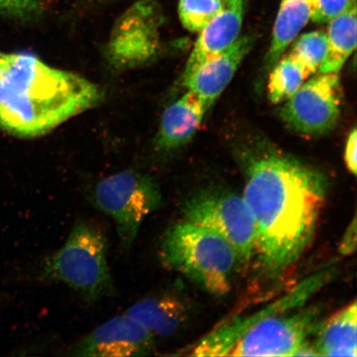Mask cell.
<instances>
[{
  "label": "cell",
  "mask_w": 357,
  "mask_h": 357,
  "mask_svg": "<svg viewBox=\"0 0 357 357\" xmlns=\"http://www.w3.org/2000/svg\"><path fill=\"white\" fill-rule=\"evenodd\" d=\"M243 195L257 231L263 264L280 271L298 261L314 238L327 195L318 169L271 147L248 151Z\"/></svg>",
  "instance_id": "6da1fadb"
},
{
  "label": "cell",
  "mask_w": 357,
  "mask_h": 357,
  "mask_svg": "<svg viewBox=\"0 0 357 357\" xmlns=\"http://www.w3.org/2000/svg\"><path fill=\"white\" fill-rule=\"evenodd\" d=\"M101 99L100 88L82 75L26 53L0 52V128L12 135L42 136Z\"/></svg>",
  "instance_id": "7a4b0ae2"
},
{
  "label": "cell",
  "mask_w": 357,
  "mask_h": 357,
  "mask_svg": "<svg viewBox=\"0 0 357 357\" xmlns=\"http://www.w3.org/2000/svg\"><path fill=\"white\" fill-rule=\"evenodd\" d=\"M324 273L312 276L284 298L254 312L221 324L196 343L194 356H292L314 328L319 312L298 309L322 284Z\"/></svg>",
  "instance_id": "3957f363"
},
{
  "label": "cell",
  "mask_w": 357,
  "mask_h": 357,
  "mask_svg": "<svg viewBox=\"0 0 357 357\" xmlns=\"http://www.w3.org/2000/svg\"><path fill=\"white\" fill-rule=\"evenodd\" d=\"M160 256L165 265L214 296L229 291L231 274L238 261L235 250L221 235L186 221L167 231Z\"/></svg>",
  "instance_id": "277c9868"
},
{
  "label": "cell",
  "mask_w": 357,
  "mask_h": 357,
  "mask_svg": "<svg viewBox=\"0 0 357 357\" xmlns=\"http://www.w3.org/2000/svg\"><path fill=\"white\" fill-rule=\"evenodd\" d=\"M107 254L108 243L100 227L79 220L63 245L47 259L43 273L74 289L86 301H99L115 291Z\"/></svg>",
  "instance_id": "5b68a950"
},
{
  "label": "cell",
  "mask_w": 357,
  "mask_h": 357,
  "mask_svg": "<svg viewBox=\"0 0 357 357\" xmlns=\"http://www.w3.org/2000/svg\"><path fill=\"white\" fill-rule=\"evenodd\" d=\"M93 204L114 220L122 248L128 252L145 218L160 208L162 195L147 174L124 171L98 183Z\"/></svg>",
  "instance_id": "8992f818"
},
{
  "label": "cell",
  "mask_w": 357,
  "mask_h": 357,
  "mask_svg": "<svg viewBox=\"0 0 357 357\" xmlns=\"http://www.w3.org/2000/svg\"><path fill=\"white\" fill-rule=\"evenodd\" d=\"M185 221L216 231L235 250L238 261L248 263L257 251V231L243 196L230 192H202L186 203Z\"/></svg>",
  "instance_id": "52a82bcc"
},
{
  "label": "cell",
  "mask_w": 357,
  "mask_h": 357,
  "mask_svg": "<svg viewBox=\"0 0 357 357\" xmlns=\"http://www.w3.org/2000/svg\"><path fill=\"white\" fill-rule=\"evenodd\" d=\"M162 17L158 0H137L116 22L107 46L114 69L128 70L149 63L159 54Z\"/></svg>",
  "instance_id": "ba28073f"
},
{
  "label": "cell",
  "mask_w": 357,
  "mask_h": 357,
  "mask_svg": "<svg viewBox=\"0 0 357 357\" xmlns=\"http://www.w3.org/2000/svg\"><path fill=\"white\" fill-rule=\"evenodd\" d=\"M342 89L338 73H319L303 83L285 101L281 117L293 130L320 136L336 128L340 119Z\"/></svg>",
  "instance_id": "9c48e42d"
},
{
  "label": "cell",
  "mask_w": 357,
  "mask_h": 357,
  "mask_svg": "<svg viewBox=\"0 0 357 357\" xmlns=\"http://www.w3.org/2000/svg\"><path fill=\"white\" fill-rule=\"evenodd\" d=\"M155 337L127 314L116 316L101 324L75 344V356L128 357L153 354Z\"/></svg>",
  "instance_id": "30bf717a"
},
{
  "label": "cell",
  "mask_w": 357,
  "mask_h": 357,
  "mask_svg": "<svg viewBox=\"0 0 357 357\" xmlns=\"http://www.w3.org/2000/svg\"><path fill=\"white\" fill-rule=\"evenodd\" d=\"M248 0H222L220 11L200 31L185 65L183 82L205 62L220 54L239 38Z\"/></svg>",
  "instance_id": "8fae6325"
},
{
  "label": "cell",
  "mask_w": 357,
  "mask_h": 357,
  "mask_svg": "<svg viewBox=\"0 0 357 357\" xmlns=\"http://www.w3.org/2000/svg\"><path fill=\"white\" fill-rule=\"evenodd\" d=\"M253 39L243 35L225 51L200 66L184 82L189 91L197 93L209 107L229 86L236 71L251 51Z\"/></svg>",
  "instance_id": "7c38bea8"
},
{
  "label": "cell",
  "mask_w": 357,
  "mask_h": 357,
  "mask_svg": "<svg viewBox=\"0 0 357 357\" xmlns=\"http://www.w3.org/2000/svg\"><path fill=\"white\" fill-rule=\"evenodd\" d=\"M188 301L174 291H160L134 303L125 314L136 320L154 337H169L188 322Z\"/></svg>",
  "instance_id": "4fadbf2b"
},
{
  "label": "cell",
  "mask_w": 357,
  "mask_h": 357,
  "mask_svg": "<svg viewBox=\"0 0 357 357\" xmlns=\"http://www.w3.org/2000/svg\"><path fill=\"white\" fill-rule=\"evenodd\" d=\"M209 108L203 98L188 89L162 115L158 137L160 149L172 150L187 144L198 130Z\"/></svg>",
  "instance_id": "5bb4252c"
},
{
  "label": "cell",
  "mask_w": 357,
  "mask_h": 357,
  "mask_svg": "<svg viewBox=\"0 0 357 357\" xmlns=\"http://www.w3.org/2000/svg\"><path fill=\"white\" fill-rule=\"evenodd\" d=\"M356 302L335 312L321 326L314 347L319 356H357Z\"/></svg>",
  "instance_id": "9a60e30c"
},
{
  "label": "cell",
  "mask_w": 357,
  "mask_h": 357,
  "mask_svg": "<svg viewBox=\"0 0 357 357\" xmlns=\"http://www.w3.org/2000/svg\"><path fill=\"white\" fill-rule=\"evenodd\" d=\"M310 20V0H281L266 57L268 68H272L280 60Z\"/></svg>",
  "instance_id": "2e32d148"
},
{
  "label": "cell",
  "mask_w": 357,
  "mask_h": 357,
  "mask_svg": "<svg viewBox=\"0 0 357 357\" xmlns=\"http://www.w3.org/2000/svg\"><path fill=\"white\" fill-rule=\"evenodd\" d=\"M356 3L328 22L327 53L319 73H339L356 46Z\"/></svg>",
  "instance_id": "e0dca14e"
},
{
  "label": "cell",
  "mask_w": 357,
  "mask_h": 357,
  "mask_svg": "<svg viewBox=\"0 0 357 357\" xmlns=\"http://www.w3.org/2000/svg\"><path fill=\"white\" fill-rule=\"evenodd\" d=\"M310 77L292 56H282L271 68L268 80V98L274 105L287 101Z\"/></svg>",
  "instance_id": "ac0fdd59"
},
{
  "label": "cell",
  "mask_w": 357,
  "mask_h": 357,
  "mask_svg": "<svg viewBox=\"0 0 357 357\" xmlns=\"http://www.w3.org/2000/svg\"><path fill=\"white\" fill-rule=\"evenodd\" d=\"M327 35L323 31L303 34L294 41L289 56L311 75L319 71L327 53Z\"/></svg>",
  "instance_id": "d6986e66"
},
{
  "label": "cell",
  "mask_w": 357,
  "mask_h": 357,
  "mask_svg": "<svg viewBox=\"0 0 357 357\" xmlns=\"http://www.w3.org/2000/svg\"><path fill=\"white\" fill-rule=\"evenodd\" d=\"M222 0H180L178 17L184 28L192 33H199L217 13Z\"/></svg>",
  "instance_id": "ffe728a7"
},
{
  "label": "cell",
  "mask_w": 357,
  "mask_h": 357,
  "mask_svg": "<svg viewBox=\"0 0 357 357\" xmlns=\"http://www.w3.org/2000/svg\"><path fill=\"white\" fill-rule=\"evenodd\" d=\"M354 2L356 0H310L311 20L316 24H328Z\"/></svg>",
  "instance_id": "44dd1931"
},
{
  "label": "cell",
  "mask_w": 357,
  "mask_h": 357,
  "mask_svg": "<svg viewBox=\"0 0 357 357\" xmlns=\"http://www.w3.org/2000/svg\"><path fill=\"white\" fill-rule=\"evenodd\" d=\"M42 11L37 0H0V13L8 17L28 20Z\"/></svg>",
  "instance_id": "7402d4cb"
},
{
  "label": "cell",
  "mask_w": 357,
  "mask_h": 357,
  "mask_svg": "<svg viewBox=\"0 0 357 357\" xmlns=\"http://www.w3.org/2000/svg\"><path fill=\"white\" fill-rule=\"evenodd\" d=\"M356 150H357V132L356 128L351 132L348 136L346 147H345V163L346 166L351 174L354 176L356 175L357 169V159H356Z\"/></svg>",
  "instance_id": "603a6c76"
},
{
  "label": "cell",
  "mask_w": 357,
  "mask_h": 357,
  "mask_svg": "<svg viewBox=\"0 0 357 357\" xmlns=\"http://www.w3.org/2000/svg\"><path fill=\"white\" fill-rule=\"evenodd\" d=\"M356 218H354V222H352L351 225L348 227V229L346 230L344 236H343V238L340 244V248H339V251H340L342 255H351V253H354L355 252L356 244Z\"/></svg>",
  "instance_id": "cb8c5ba5"
},
{
  "label": "cell",
  "mask_w": 357,
  "mask_h": 357,
  "mask_svg": "<svg viewBox=\"0 0 357 357\" xmlns=\"http://www.w3.org/2000/svg\"><path fill=\"white\" fill-rule=\"evenodd\" d=\"M292 356H319L314 345L310 344L306 340L301 343L294 351Z\"/></svg>",
  "instance_id": "d4e9b609"
}]
</instances>
